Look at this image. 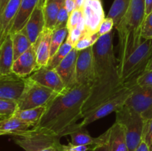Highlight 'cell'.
Returning <instances> with one entry per match:
<instances>
[{
    "label": "cell",
    "mask_w": 152,
    "mask_h": 151,
    "mask_svg": "<svg viewBox=\"0 0 152 151\" xmlns=\"http://www.w3.org/2000/svg\"><path fill=\"white\" fill-rule=\"evenodd\" d=\"M82 34H83V31L80 29H79L78 28H76L74 29H72L71 30L68 31V34L66 39L70 43H71L74 47L77 41L80 38V37H81Z\"/></svg>",
    "instance_id": "obj_38"
},
{
    "label": "cell",
    "mask_w": 152,
    "mask_h": 151,
    "mask_svg": "<svg viewBox=\"0 0 152 151\" xmlns=\"http://www.w3.org/2000/svg\"><path fill=\"white\" fill-rule=\"evenodd\" d=\"M23 92L17 101L18 110H26L47 105L58 93L46 87L30 77L25 78Z\"/></svg>",
    "instance_id": "obj_8"
},
{
    "label": "cell",
    "mask_w": 152,
    "mask_h": 151,
    "mask_svg": "<svg viewBox=\"0 0 152 151\" xmlns=\"http://www.w3.org/2000/svg\"><path fill=\"white\" fill-rule=\"evenodd\" d=\"M142 140L148 145L149 150L152 151V118L145 121Z\"/></svg>",
    "instance_id": "obj_34"
},
{
    "label": "cell",
    "mask_w": 152,
    "mask_h": 151,
    "mask_svg": "<svg viewBox=\"0 0 152 151\" xmlns=\"http://www.w3.org/2000/svg\"><path fill=\"white\" fill-rule=\"evenodd\" d=\"M134 151H150V150L148 145L146 144V143H145L143 140H142V142H140L139 146L136 148V150H135Z\"/></svg>",
    "instance_id": "obj_42"
},
{
    "label": "cell",
    "mask_w": 152,
    "mask_h": 151,
    "mask_svg": "<svg viewBox=\"0 0 152 151\" xmlns=\"http://www.w3.org/2000/svg\"><path fill=\"white\" fill-rule=\"evenodd\" d=\"M85 0H75L76 9H83V6L84 4Z\"/></svg>",
    "instance_id": "obj_45"
},
{
    "label": "cell",
    "mask_w": 152,
    "mask_h": 151,
    "mask_svg": "<svg viewBox=\"0 0 152 151\" xmlns=\"http://www.w3.org/2000/svg\"><path fill=\"white\" fill-rule=\"evenodd\" d=\"M22 0H10L0 16V47L10 34Z\"/></svg>",
    "instance_id": "obj_17"
},
{
    "label": "cell",
    "mask_w": 152,
    "mask_h": 151,
    "mask_svg": "<svg viewBox=\"0 0 152 151\" xmlns=\"http://www.w3.org/2000/svg\"><path fill=\"white\" fill-rule=\"evenodd\" d=\"M13 41L14 60L28 50L33 44L22 30L10 34Z\"/></svg>",
    "instance_id": "obj_26"
},
{
    "label": "cell",
    "mask_w": 152,
    "mask_h": 151,
    "mask_svg": "<svg viewBox=\"0 0 152 151\" xmlns=\"http://www.w3.org/2000/svg\"><path fill=\"white\" fill-rule=\"evenodd\" d=\"M39 1L40 0H22L10 34L19 32L23 29L34 10L39 3Z\"/></svg>",
    "instance_id": "obj_20"
},
{
    "label": "cell",
    "mask_w": 152,
    "mask_h": 151,
    "mask_svg": "<svg viewBox=\"0 0 152 151\" xmlns=\"http://www.w3.org/2000/svg\"><path fill=\"white\" fill-rule=\"evenodd\" d=\"M74 47V45L71 43H70L67 39L65 40V41L59 47V50L50 58L46 67L50 69H55L60 64V62L68 56V53L73 50Z\"/></svg>",
    "instance_id": "obj_28"
},
{
    "label": "cell",
    "mask_w": 152,
    "mask_h": 151,
    "mask_svg": "<svg viewBox=\"0 0 152 151\" xmlns=\"http://www.w3.org/2000/svg\"><path fill=\"white\" fill-rule=\"evenodd\" d=\"M141 37L143 39H152V12L144 19L141 28Z\"/></svg>",
    "instance_id": "obj_33"
},
{
    "label": "cell",
    "mask_w": 152,
    "mask_h": 151,
    "mask_svg": "<svg viewBox=\"0 0 152 151\" xmlns=\"http://www.w3.org/2000/svg\"><path fill=\"white\" fill-rule=\"evenodd\" d=\"M93 46L79 51L77 61V79L80 85H92L93 83L94 77Z\"/></svg>",
    "instance_id": "obj_10"
},
{
    "label": "cell",
    "mask_w": 152,
    "mask_h": 151,
    "mask_svg": "<svg viewBox=\"0 0 152 151\" xmlns=\"http://www.w3.org/2000/svg\"><path fill=\"white\" fill-rule=\"evenodd\" d=\"M152 12V0H145V16Z\"/></svg>",
    "instance_id": "obj_43"
},
{
    "label": "cell",
    "mask_w": 152,
    "mask_h": 151,
    "mask_svg": "<svg viewBox=\"0 0 152 151\" xmlns=\"http://www.w3.org/2000/svg\"><path fill=\"white\" fill-rule=\"evenodd\" d=\"M31 124L13 115L0 120V130L12 136H19L29 130Z\"/></svg>",
    "instance_id": "obj_23"
},
{
    "label": "cell",
    "mask_w": 152,
    "mask_h": 151,
    "mask_svg": "<svg viewBox=\"0 0 152 151\" xmlns=\"http://www.w3.org/2000/svg\"><path fill=\"white\" fill-rule=\"evenodd\" d=\"M91 85H78L58 94L46 105V110L37 127L62 138L70 127L83 118V107Z\"/></svg>",
    "instance_id": "obj_2"
},
{
    "label": "cell",
    "mask_w": 152,
    "mask_h": 151,
    "mask_svg": "<svg viewBox=\"0 0 152 151\" xmlns=\"http://www.w3.org/2000/svg\"><path fill=\"white\" fill-rule=\"evenodd\" d=\"M125 105L131 107L139 113L145 121L152 118V87L133 86L132 94Z\"/></svg>",
    "instance_id": "obj_9"
},
{
    "label": "cell",
    "mask_w": 152,
    "mask_h": 151,
    "mask_svg": "<svg viewBox=\"0 0 152 151\" xmlns=\"http://www.w3.org/2000/svg\"><path fill=\"white\" fill-rule=\"evenodd\" d=\"M131 0H114L107 17L114 22V28L118 26L130 5Z\"/></svg>",
    "instance_id": "obj_27"
},
{
    "label": "cell",
    "mask_w": 152,
    "mask_h": 151,
    "mask_svg": "<svg viewBox=\"0 0 152 151\" xmlns=\"http://www.w3.org/2000/svg\"><path fill=\"white\" fill-rule=\"evenodd\" d=\"M37 63V55L34 45L14 60L12 67V73L18 76L26 78L39 69Z\"/></svg>",
    "instance_id": "obj_15"
},
{
    "label": "cell",
    "mask_w": 152,
    "mask_h": 151,
    "mask_svg": "<svg viewBox=\"0 0 152 151\" xmlns=\"http://www.w3.org/2000/svg\"><path fill=\"white\" fill-rule=\"evenodd\" d=\"M114 30L100 36L94 44V77L91 93L83 107V114L100 105L126 84L122 81L114 52Z\"/></svg>",
    "instance_id": "obj_1"
},
{
    "label": "cell",
    "mask_w": 152,
    "mask_h": 151,
    "mask_svg": "<svg viewBox=\"0 0 152 151\" xmlns=\"http://www.w3.org/2000/svg\"><path fill=\"white\" fill-rule=\"evenodd\" d=\"M48 1V0H40L39 3L38 5L40 6V7H43L46 4H47Z\"/></svg>",
    "instance_id": "obj_47"
},
{
    "label": "cell",
    "mask_w": 152,
    "mask_h": 151,
    "mask_svg": "<svg viewBox=\"0 0 152 151\" xmlns=\"http://www.w3.org/2000/svg\"><path fill=\"white\" fill-rule=\"evenodd\" d=\"M99 37L100 36L98 33H91L86 31H83L81 37L74 46V48L78 51H80L89 47H91L98 41Z\"/></svg>",
    "instance_id": "obj_31"
},
{
    "label": "cell",
    "mask_w": 152,
    "mask_h": 151,
    "mask_svg": "<svg viewBox=\"0 0 152 151\" xmlns=\"http://www.w3.org/2000/svg\"><path fill=\"white\" fill-rule=\"evenodd\" d=\"M137 85L142 87H152V70H145L137 78Z\"/></svg>",
    "instance_id": "obj_36"
},
{
    "label": "cell",
    "mask_w": 152,
    "mask_h": 151,
    "mask_svg": "<svg viewBox=\"0 0 152 151\" xmlns=\"http://www.w3.org/2000/svg\"><path fill=\"white\" fill-rule=\"evenodd\" d=\"M91 151H109L108 142H105V143L100 144H97V145H95V146H93L91 147Z\"/></svg>",
    "instance_id": "obj_41"
},
{
    "label": "cell",
    "mask_w": 152,
    "mask_h": 151,
    "mask_svg": "<svg viewBox=\"0 0 152 151\" xmlns=\"http://www.w3.org/2000/svg\"><path fill=\"white\" fill-rule=\"evenodd\" d=\"M25 78L14 73L0 76V99L18 101L25 88Z\"/></svg>",
    "instance_id": "obj_14"
},
{
    "label": "cell",
    "mask_w": 152,
    "mask_h": 151,
    "mask_svg": "<svg viewBox=\"0 0 152 151\" xmlns=\"http://www.w3.org/2000/svg\"><path fill=\"white\" fill-rule=\"evenodd\" d=\"M64 4L65 0H53L48 1L43 7L45 28L51 30L54 29L58 13Z\"/></svg>",
    "instance_id": "obj_24"
},
{
    "label": "cell",
    "mask_w": 152,
    "mask_h": 151,
    "mask_svg": "<svg viewBox=\"0 0 152 151\" xmlns=\"http://www.w3.org/2000/svg\"><path fill=\"white\" fill-rule=\"evenodd\" d=\"M65 7L70 15L76 9L75 0H65Z\"/></svg>",
    "instance_id": "obj_40"
},
{
    "label": "cell",
    "mask_w": 152,
    "mask_h": 151,
    "mask_svg": "<svg viewBox=\"0 0 152 151\" xmlns=\"http://www.w3.org/2000/svg\"><path fill=\"white\" fill-rule=\"evenodd\" d=\"M18 110L17 101L0 99V115L5 118L13 116Z\"/></svg>",
    "instance_id": "obj_32"
},
{
    "label": "cell",
    "mask_w": 152,
    "mask_h": 151,
    "mask_svg": "<svg viewBox=\"0 0 152 151\" xmlns=\"http://www.w3.org/2000/svg\"><path fill=\"white\" fill-rule=\"evenodd\" d=\"M28 77L39 84L51 89L58 94L68 90L55 69H50L46 66L42 67Z\"/></svg>",
    "instance_id": "obj_12"
},
{
    "label": "cell",
    "mask_w": 152,
    "mask_h": 151,
    "mask_svg": "<svg viewBox=\"0 0 152 151\" xmlns=\"http://www.w3.org/2000/svg\"><path fill=\"white\" fill-rule=\"evenodd\" d=\"M14 62L13 41L9 34L0 47V76L12 73V67Z\"/></svg>",
    "instance_id": "obj_21"
},
{
    "label": "cell",
    "mask_w": 152,
    "mask_h": 151,
    "mask_svg": "<svg viewBox=\"0 0 152 151\" xmlns=\"http://www.w3.org/2000/svg\"><path fill=\"white\" fill-rule=\"evenodd\" d=\"M4 135H8L6 132L2 131V130H0V136H4Z\"/></svg>",
    "instance_id": "obj_49"
},
{
    "label": "cell",
    "mask_w": 152,
    "mask_h": 151,
    "mask_svg": "<svg viewBox=\"0 0 152 151\" xmlns=\"http://www.w3.org/2000/svg\"><path fill=\"white\" fill-rule=\"evenodd\" d=\"M108 144L109 151H129L126 134L121 124L115 122L109 129Z\"/></svg>",
    "instance_id": "obj_22"
},
{
    "label": "cell",
    "mask_w": 152,
    "mask_h": 151,
    "mask_svg": "<svg viewBox=\"0 0 152 151\" xmlns=\"http://www.w3.org/2000/svg\"><path fill=\"white\" fill-rule=\"evenodd\" d=\"M9 1H10V0H0V16H1L4 7H6V5H7V4L8 3Z\"/></svg>",
    "instance_id": "obj_44"
},
{
    "label": "cell",
    "mask_w": 152,
    "mask_h": 151,
    "mask_svg": "<svg viewBox=\"0 0 152 151\" xmlns=\"http://www.w3.org/2000/svg\"><path fill=\"white\" fill-rule=\"evenodd\" d=\"M54 151H64L63 147H62V144H60Z\"/></svg>",
    "instance_id": "obj_48"
},
{
    "label": "cell",
    "mask_w": 152,
    "mask_h": 151,
    "mask_svg": "<svg viewBox=\"0 0 152 151\" xmlns=\"http://www.w3.org/2000/svg\"><path fill=\"white\" fill-rule=\"evenodd\" d=\"M53 30L45 28L34 45L39 68L47 66L50 60V42Z\"/></svg>",
    "instance_id": "obj_18"
},
{
    "label": "cell",
    "mask_w": 152,
    "mask_h": 151,
    "mask_svg": "<svg viewBox=\"0 0 152 151\" xmlns=\"http://www.w3.org/2000/svg\"><path fill=\"white\" fill-rule=\"evenodd\" d=\"M68 135L71 136V143L73 144L95 146L108 142L109 131L108 130L99 137L93 138L91 136L85 127H81L80 124H75L71 126L68 130L67 136Z\"/></svg>",
    "instance_id": "obj_16"
},
{
    "label": "cell",
    "mask_w": 152,
    "mask_h": 151,
    "mask_svg": "<svg viewBox=\"0 0 152 151\" xmlns=\"http://www.w3.org/2000/svg\"><path fill=\"white\" fill-rule=\"evenodd\" d=\"M115 113L116 122L124 129L128 150L134 151L142 140L145 120L139 113L126 105Z\"/></svg>",
    "instance_id": "obj_6"
},
{
    "label": "cell",
    "mask_w": 152,
    "mask_h": 151,
    "mask_svg": "<svg viewBox=\"0 0 152 151\" xmlns=\"http://www.w3.org/2000/svg\"><path fill=\"white\" fill-rule=\"evenodd\" d=\"M64 151H91V147L85 145H74L71 142H69L68 144H62Z\"/></svg>",
    "instance_id": "obj_39"
},
{
    "label": "cell",
    "mask_w": 152,
    "mask_h": 151,
    "mask_svg": "<svg viewBox=\"0 0 152 151\" xmlns=\"http://www.w3.org/2000/svg\"><path fill=\"white\" fill-rule=\"evenodd\" d=\"M53 1V0H48V1Z\"/></svg>",
    "instance_id": "obj_51"
},
{
    "label": "cell",
    "mask_w": 152,
    "mask_h": 151,
    "mask_svg": "<svg viewBox=\"0 0 152 151\" xmlns=\"http://www.w3.org/2000/svg\"><path fill=\"white\" fill-rule=\"evenodd\" d=\"M152 56V39H143L140 44L118 66L119 73L125 84L136 82V79L145 70Z\"/></svg>",
    "instance_id": "obj_4"
},
{
    "label": "cell",
    "mask_w": 152,
    "mask_h": 151,
    "mask_svg": "<svg viewBox=\"0 0 152 151\" xmlns=\"http://www.w3.org/2000/svg\"><path fill=\"white\" fill-rule=\"evenodd\" d=\"M45 28V24L43 7L37 5L22 31L28 36L31 43L34 44Z\"/></svg>",
    "instance_id": "obj_19"
},
{
    "label": "cell",
    "mask_w": 152,
    "mask_h": 151,
    "mask_svg": "<svg viewBox=\"0 0 152 151\" xmlns=\"http://www.w3.org/2000/svg\"><path fill=\"white\" fill-rule=\"evenodd\" d=\"M134 84L135 83L126 84V85L117 91L115 94L102 102L97 107L83 114V120L80 125L81 127H86L91 123L97 121L98 119L107 116L111 113L118 110L126 104V100L132 94Z\"/></svg>",
    "instance_id": "obj_7"
},
{
    "label": "cell",
    "mask_w": 152,
    "mask_h": 151,
    "mask_svg": "<svg viewBox=\"0 0 152 151\" xmlns=\"http://www.w3.org/2000/svg\"><path fill=\"white\" fill-rule=\"evenodd\" d=\"M78 53V50L74 47L68 56L55 68L68 90L80 85L77 79V61Z\"/></svg>",
    "instance_id": "obj_13"
},
{
    "label": "cell",
    "mask_w": 152,
    "mask_h": 151,
    "mask_svg": "<svg viewBox=\"0 0 152 151\" xmlns=\"http://www.w3.org/2000/svg\"><path fill=\"white\" fill-rule=\"evenodd\" d=\"M76 28H78L83 32L86 30V23L83 16V9H75L69 15L68 23H67V28L68 31Z\"/></svg>",
    "instance_id": "obj_30"
},
{
    "label": "cell",
    "mask_w": 152,
    "mask_h": 151,
    "mask_svg": "<svg viewBox=\"0 0 152 151\" xmlns=\"http://www.w3.org/2000/svg\"><path fill=\"white\" fill-rule=\"evenodd\" d=\"M46 110L45 106L37 107L31 108L26 110H17L16 112L13 114V116H16L23 121L30 124L31 127H36L39 122L40 119L44 115Z\"/></svg>",
    "instance_id": "obj_25"
},
{
    "label": "cell",
    "mask_w": 152,
    "mask_h": 151,
    "mask_svg": "<svg viewBox=\"0 0 152 151\" xmlns=\"http://www.w3.org/2000/svg\"><path fill=\"white\" fill-rule=\"evenodd\" d=\"M68 30L67 27L66 28L53 30V35H52L51 38V42H50V58L55 54V53L62 46V44L65 42L67 38V36H68Z\"/></svg>",
    "instance_id": "obj_29"
},
{
    "label": "cell",
    "mask_w": 152,
    "mask_h": 151,
    "mask_svg": "<svg viewBox=\"0 0 152 151\" xmlns=\"http://www.w3.org/2000/svg\"><path fill=\"white\" fill-rule=\"evenodd\" d=\"M114 28V22L113 19L111 18L106 17L105 18L102 22L101 23L100 26H99V30H98V33H99V36H102L106 34L109 33L113 30Z\"/></svg>",
    "instance_id": "obj_37"
},
{
    "label": "cell",
    "mask_w": 152,
    "mask_h": 151,
    "mask_svg": "<svg viewBox=\"0 0 152 151\" xmlns=\"http://www.w3.org/2000/svg\"><path fill=\"white\" fill-rule=\"evenodd\" d=\"M145 17V0H131L124 17L115 28L119 36L118 66L142 41L141 28Z\"/></svg>",
    "instance_id": "obj_3"
},
{
    "label": "cell",
    "mask_w": 152,
    "mask_h": 151,
    "mask_svg": "<svg viewBox=\"0 0 152 151\" xmlns=\"http://www.w3.org/2000/svg\"><path fill=\"white\" fill-rule=\"evenodd\" d=\"M3 118H4V117H2V116H1V115H0V120H1V119H3Z\"/></svg>",
    "instance_id": "obj_50"
},
{
    "label": "cell",
    "mask_w": 152,
    "mask_h": 151,
    "mask_svg": "<svg viewBox=\"0 0 152 151\" xmlns=\"http://www.w3.org/2000/svg\"><path fill=\"white\" fill-rule=\"evenodd\" d=\"M68 18H69V13L67 11L66 8L65 7V4L62 6L59 10L58 13L57 19H56V25H55L54 29H59V28H66L67 23H68ZM53 29V30H54Z\"/></svg>",
    "instance_id": "obj_35"
},
{
    "label": "cell",
    "mask_w": 152,
    "mask_h": 151,
    "mask_svg": "<svg viewBox=\"0 0 152 151\" xmlns=\"http://www.w3.org/2000/svg\"><path fill=\"white\" fill-rule=\"evenodd\" d=\"M13 137L25 151H54L61 144V138L37 126Z\"/></svg>",
    "instance_id": "obj_5"
},
{
    "label": "cell",
    "mask_w": 152,
    "mask_h": 151,
    "mask_svg": "<svg viewBox=\"0 0 152 151\" xmlns=\"http://www.w3.org/2000/svg\"><path fill=\"white\" fill-rule=\"evenodd\" d=\"M86 32L98 33L99 26L105 19V13L101 0H85L83 6Z\"/></svg>",
    "instance_id": "obj_11"
},
{
    "label": "cell",
    "mask_w": 152,
    "mask_h": 151,
    "mask_svg": "<svg viewBox=\"0 0 152 151\" xmlns=\"http://www.w3.org/2000/svg\"><path fill=\"white\" fill-rule=\"evenodd\" d=\"M152 70V56L151 59H150L149 62H148V65H147L146 68H145V70Z\"/></svg>",
    "instance_id": "obj_46"
}]
</instances>
